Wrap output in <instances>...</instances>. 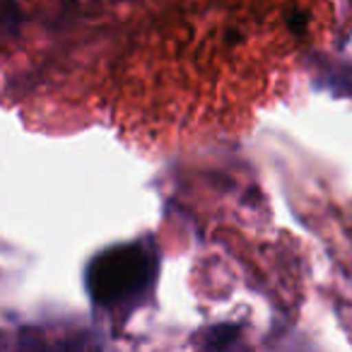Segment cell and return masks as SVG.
Segmentation results:
<instances>
[{
  "label": "cell",
  "instance_id": "obj_1",
  "mask_svg": "<svg viewBox=\"0 0 352 352\" xmlns=\"http://www.w3.org/2000/svg\"><path fill=\"white\" fill-rule=\"evenodd\" d=\"M155 256L142 246L128 244L102 254L87 275L89 294L102 307H113L145 292L155 278Z\"/></svg>",
  "mask_w": 352,
  "mask_h": 352
}]
</instances>
